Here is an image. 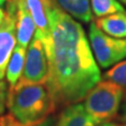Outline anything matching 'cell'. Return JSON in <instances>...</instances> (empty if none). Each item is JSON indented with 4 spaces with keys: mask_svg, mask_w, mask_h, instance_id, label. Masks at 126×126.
Segmentation results:
<instances>
[{
    "mask_svg": "<svg viewBox=\"0 0 126 126\" xmlns=\"http://www.w3.org/2000/svg\"><path fill=\"white\" fill-rule=\"evenodd\" d=\"M56 126H116V123L94 119L85 110L83 104L76 103L66 106Z\"/></svg>",
    "mask_w": 126,
    "mask_h": 126,
    "instance_id": "8",
    "label": "cell"
},
{
    "mask_svg": "<svg viewBox=\"0 0 126 126\" xmlns=\"http://www.w3.org/2000/svg\"><path fill=\"white\" fill-rule=\"evenodd\" d=\"M4 17H5V11L0 6V24H1L3 22V20H4Z\"/></svg>",
    "mask_w": 126,
    "mask_h": 126,
    "instance_id": "16",
    "label": "cell"
},
{
    "mask_svg": "<svg viewBox=\"0 0 126 126\" xmlns=\"http://www.w3.org/2000/svg\"><path fill=\"white\" fill-rule=\"evenodd\" d=\"M6 105L9 113L0 118V126H39L56 108L45 84L9 88Z\"/></svg>",
    "mask_w": 126,
    "mask_h": 126,
    "instance_id": "2",
    "label": "cell"
},
{
    "mask_svg": "<svg viewBox=\"0 0 126 126\" xmlns=\"http://www.w3.org/2000/svg\"><path fill=\"white\" fill-rule=\"evenodd\" d=\"M18 0H5V2L7 4H16V2H17Z\"/></svg>",
    "mask_w": 126,
    "mask_h": 126,
    "instance_id": "18",
    "label": "cell"
},
{
    "mask_svg": "<svg viewBox=\"0 0 126 126\" xmlns=\"http://www.w3.org/2000/svg\"><path fill=\"white\" fill-rule=\"evenodd\" d=\"M61 10L74 19L89 23L93 21V11L90 0H55Z\"/></svg>",
    "mask_w": 126,
    "mask_h": 126,
    "instance_id": "10",
    "label": "cell"
},
{
    "mask_svg": "<svg viewBox=\"0 0 126 126\" xmlns=\"http://www.w3.org/2000/svg\"><path fill=\"white\" fill-rule=\"evenodd\" d=\"M118 1H119V2H120L123 6H125V7H126V0H118Z\"/></svg>",
    "mask_w": 126,
    "mask_h": 126,
    "instance_id": "19",
    "label": "cell"
},
{
    "mask_svg": "<svg viewBox=\"0 0 126 126\" xmlns=\"http://www.w3.org/2000/svg\"><path fill=\"white\" fill-rule=\"evenodd\" d=\"M6 98H7V85L6 82L3 80H0V116L3 112L6 104Z\"/></svg>",
    "mask_w": 126,
    "mask_h": 126,
    "instance_id": "14",
    "label": "cell"
},
{
    "mask_svg": "<svg viewBox=\"0 0 126 126\" xmlns=\"http://www.w3.org/2000/svg\"><path fill=\"white\" fill-rule=\"evenodd\" d=\"M90 6L97 18L116 13H126V9L118 0H90Z\"/></svg>",
    "mask_w": 126,
    "mask_h": 126,
    "instance_id": "12",
    "label": "cell"
},
{
    "mask_svg": "<svg viewBox=\"0 0 126 126\" xmlns=\"http://www.w3.org/2000/svg\"><path fill=\"white\" fill-rule=\"evenodd\" d=\"M16 4H6L5 17L0 24V80L5 77L7 63L16 45Z\"/></svg>",
    "mask_w": 126,
    "mask_h": 126,
    "instance_id": "7",
    "label": "cell"
},
{
    "mask_svg": "<svg viewBox=\"0 0 126 126\" xmlns=\"http://www.w3.org/2000/svg\"><path fill=\"white\" fill-rule=\"evenodd\" d=\"M124 98V87L107 80L100 81L84 98L83 106L99 121H110L119 112Z\"/></svg>",
    "mask_w": 126,
    "mask_h": 126,
    "instance_id": "3",
    "label": "cell"
},
{
    "mask_svg": "<svg viewBox=\"0 0 126 126\" xmlns=\"http://www.w3.org/2000/svg\"><path fill=\"white\" fill-rule=\"evenodd\" d=\"M104 80L113 82L118 85L126 86V59L117 63L104 74Z\"/></svg>",
    "mask_w": 126,
    "mask_h": 126,
    "instance_id": "13",
    "label": "cell"
},
{
    "mask_svg": "<svg viewBox=\"0 0 126 126\" xmlns=\"http://www.w3.org/2000/svg\"><path fill=\"white\" fill-rule=\"evenodd\" d=\"M25 56L26 48L16 45L14 52L10 58V61L7 63V67L5 72L6 81L10 83V88L14 87L21 77L23 67H24Z\"/></svg>",
    "mask_w": 126,
    "mask_h": 126,
    "instance_id": "11",
    "label": "cell"
},
{
    "mask_svg": "<svg viewBox=\"0 0 126 126\" xmlns=\"http://www.w3.org/2000/svg\"><path fill=\"white\" fill-rule=\"evenodd\" d=\"M88 40L98 65L108 68L126 59V38H113L104 34L92 22Z\"/></svg>",
    "mask_w": 126,
    "mask_h": 126,
    "instance_id": "4",
    "label": "cell"
},
{
    "mask_svg": "<svg viewBox=\"0 0 126 126\" xmlns=\"http://www.w3.org/2000/svg\"><path fill=\"white\" fill-rule=\"evenodd\" d=\"M116 126H126V123H125V124H122V125H118V124H116Z\"/></svg>",
    "mask_w": 126,
    "mask_h": 126,
    "instance_id": "21",
    "label": "cell"
},
{
    "mask_svg": "<svg viewBox=\"0 0 126 126\" xmlns=\"http://www.w3.org/2000/svg\"><path fill=\"white\" fill-rule=\"evenodd\" d=\"M39 126H53V120L47 119L44 123H42L41 125H39Z\"/></svg>",
    "mask_w": 126,
    "mask_h": 126,
    "instance_id": "17",
    "label": "cell"
},
{
    "mask_svg": "<svg viewBox=\"0 0 126 126\" xmlns=\"http://www.w3.org/2000/svg\"><path fill=\"white\" fill-rule=\"evenodd\" d=\"M48 77V60L42 42L34 36L26 48L23 72L16 85L45 84Z\"/></svg>",
    "mask_w": 126,
    "mask_h": 126,
    "instance_id": "5",
    "label": "cell"
},
{
    "mask_svg": "<svg viewBox=\"0 0 126 126\" xmlns=\"http://www.w3.org/2000/svg\"><path fill=\"white\" fill-rule=\"evenodd\" d=\"M36 25L35 37L44 46L46 56L50 49V11L55 0H22Z\"/></svg>",
    "mask_w": 126,
    "mask_h": 126,
    "instance_id": "6",
    "label": "cell"
},
{
    "mask_svg": "<svg viewBox=\"0 0 126 126\" xmlns=\"http://www.w3.org/2000/svg\"><path fill=\"white\" fill-rule=\"evenodd\" d=\"M120 110H121V120L126 123V97H125V99L122 101Z\"/></svg>",
    "mask_w": 126,
    "mask_h": 126,
    "instance_id": "15",
    "label": "cell"
},
{
    "mask_svg": "<svg viewBox=\"0 0 126 126\" xmlns=\"http://www.w3.org/2000/svg\"><path fill=\"white\" fill-rule=\"evenodd\" d=\"M50 49L45 86L55 106L83 100L101 81V72L80 23L55 4L50 11Z\"/></svg>",
    "mask_w": 126,
    "mask_h": 126,
    "instance_id": "1",
    "label": "cell"
},
{
    "mask_svg": "<svg viewBox=\"0 0 126 126\" xmlns=\"http://www.w3.org/2000/svg\"><path fill=\"white\" fill-rule=\"evenodd\" d=\"M16 39L17 45L27 48L36 33V25L22 0L16 2Z\"/></svg>",
    "mask_w": 126,
    "mask_h": 126,
    "instance_id": "9",
    "label": "cell"
},
{
    "mask_svg": "<svg viewBox=\"0 0 126 126\" xmlns=\"http://www.w3.org/2000/svg\"><path fill=\"white\" fill-rule=\"evenodd\" d=\"M4 2H5V0H0V6L2 4H4Z\"/></svg>",
    "mask_w": 126,
    "mask_h": 126,
    "instance_id": "20",
    "label": "cell"
}]
</instances>
